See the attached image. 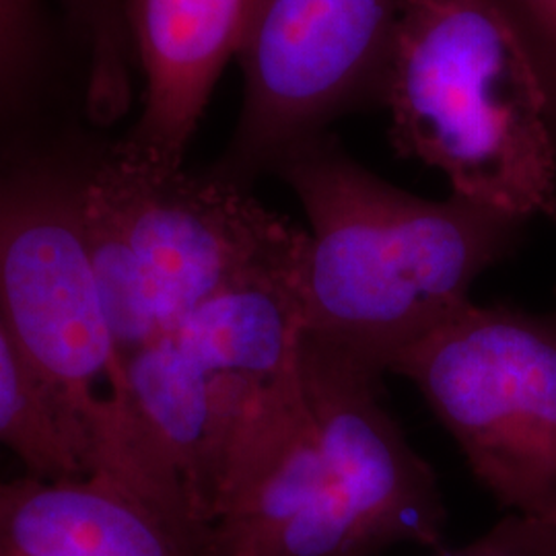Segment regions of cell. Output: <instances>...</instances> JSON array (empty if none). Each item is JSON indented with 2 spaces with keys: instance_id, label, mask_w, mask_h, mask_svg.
<instances>
[{
  "instance_id": "cell-1",
  "label": "cell",
  "mask_w": 556,
  "mask_h": 556,
  "mask_svg": "<svg viewBox=\"0 0 556 556\" xmlns=\"http://www.w3.org/2000/svg\"><path fill=\"white\" fill-rule=\"evenodd\" d=\"M275 176L309 223L299 266L303 337L378 378L456 318L526 225L456 194L404 192L330 132L295 144Z\"/></svg>"
},
{
  "instance_id": "cell-2",
  "label": "cell",
  "mask_w": 556,
  "mask_h": 556,
  "mask_svg": "<svg viewBox=\"0 0 556 556\" xmlns=\"http://www.w3.org/2000/svg\"><path fill=\"white\" fill-rule=\"evenodd\" d=\"M91 155L0 161V314L85 477H103L200 532L132 406L85 236Z\"/></svg>"
},
{
  "instance_id": "cell-3",
  "label": "cell",
  "mask_w": 556,
  "mask_h": 556,
  "mask_svg": "<svg viewBox=\"0 0 556 556\" xmlns=\"http://www.w3.org/2000/svg\"><path fill=\"white\" fill-rule=\"evenodd\" d=\"M397 155L452 194L556 225V122L542 73L498 0H408L381 80Z\"/></svg>"
},
{
  "instance_id": "cell-4",
  "label": "cell",
  "mask_w": 556,
  "mask_h": 556,
  "mask_svg": "<svg viewBox=\"0 0 556 556\" xmlns=\"http://www.w3.org/2000/svg\"><path fill=\"white\" fill-rule=\"evenodd\" d=\"M83 220L124 358L229 285L298 256L307 239L252 190L149 160L124 140L91 153Z\"/></svg>"
},
{
  "instance_id": "cell-5",
  "label": "cell",
  "mask_w": 556,
  "mask_h": 556,
  "mask_svg": "<svg viewBox=\"0 0 556 556\" xmlns=\"http://www.w3.org/2000/svg\"><path fill=\"white\" fill-rule=\"evenodd\" d=\"M392 374L417 388L501 507L556 523V312L470 301Z\"/></svg>"
},
{
  "instance_id": "cell-6",
  "label": "cell",
  "mask_w": 556,
  "mask_h": 556,
  "mask_svg": "<svg viewBox=\"0 0 556 556\" xmlns=\"http://www.w3.org/2000/svg\"><path fill=\"white\" fill-rule=\"evenodd\" d=\"M408 0H248L236 56L243 103L233 139L206 169L252 190L295 144L378 100Z\"/></svg>"
},
{
  "instance_id": "cell-7",
  "label": "cell",
  "mask_w": 556,
  "mask_h": 556,
  "mask_svg": "<svg viewBox=\"0 0 556 556\" xmlns=\"http://www.w3.org/2000/svg\"><path fill=\"white\" fill-rule=\"evenodd\" d=\"M301 379L319 450L381 553L397 544L443 551L438 477L383 406V378L303 337Z\"/></svg>"
},
{
  "instance_id": "cell-8",
  "label": "cell",
  "mask_w": 556,
  "mask_h": 556,
  "mask_svg": "<svg viewBox=\"0 0 556 556\" xmlns=\"http://www.w3.org/2000/svg\"><path fill=\"white\" fill-rule=\"evenodd\" d=\"M248 0H128L142 110L124 142L140 155L181 167L204 105L236 56Z\"/></svg>"
},
{
  "instance_id": "cell-9",
  "label": "cell",
  "mask_w": 556,
  "mask_h": 556,
  "mask_svg": "<svg viewBox=\"0 0 556 556\" xmlns=\"http://www.w3.org/2000/svg\"><path fill=\"white\" fill-rule=\"evenodd\" d=\"M0 556H206L204 540L103 477L0 478Z\"/></svg>"
},
{
  "instance_id": "cell-10",
  "label": "cell",
  "mask_w": 556,
  "mask_h": 556,
  "mask_svg": "<svg viewBox=\"0 0 556 556\" xmlns=\"http://www.w3.org/2000/svg\"><path fill=\"white\" fill-rule=\"evenodd\" d=\"M0 450L20 459L27 475L85 477L79 459L60 435L15 338L0 314Z\"/></svg>"
},
{
  "instance_id": "cell-11",
  "label": "cell",
  "mask_w": 556,
  "mask_h": 556,
  "mask_svg": "<svg viewBox=\"0 0 556 556\" xmlns=\"http://www.w3.org/2000/svg\"><path fill=\"white\" fill-rule=\"evenodd\" d=\"M79 29L85 59L96 66L118 64L130 52L128 0H66Z\"/></svg>"
},
{
  "instance_id": "cell-12",
  "label": "cell",
  "mask_w": 556,
  "mask_h": 556,
  "mask_svg": "<svg viewBox=\"0 0 556 556\" xmlns=\"http://www.w3.org/2000/svg\"><path fill=\"white\" fill-rule=\"evenodd\" d=\"M433 556H556V523L509 514L475 542Z\"/></svg>"
},
{
  "instance_id": "cell-13",
  "label": "cell",
  "mask_w": 556,
  "mask_h": 556,
  "mask_svg": "<svg viewBox=\"0 0 556 556\" xmlns=\"http://www.w3.org/2000/svg\"><path fill=\"white\" fill-rule=\"evenodd\" d=\"M516 21L553 103L556 122V0H498Z\"/></svg>"
},
{
  "instance_id": "cell-14",
  "label": "cell",
  "mask_w": 556,
  "mask_h": 556,
  "mask_svg": "<svg viewBox=\"0 0 556 556\" xmlns=\"http://www.w3.org/2000/svg\"><path fill=\"white\" fill-rule=\"evenodd\" d=\"M29 40L27 0H0V89L20 71Z\"/></svg>"
}]
</instances>
